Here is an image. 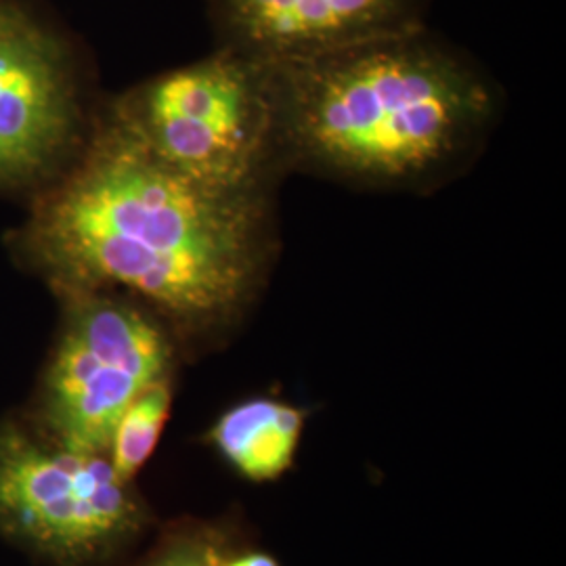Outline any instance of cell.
I'll return each instance as SVG.
<instances>
[{"mask_svg": "<svg viewBox=\"0 0 566 566\" xmlns=\"http://www.w3.org/2000/svg\"><path fill=\"white\" fill-rule=\"evenodd\" d=\"M25 243L74 294L120 285L182 324H224L275 263L273 187L223 191L189 179L118 105L36 206Z\"/></svg>", "mask_w": 566, "mask_h": 566, "instance_id": "cell-1", "label": "cell"}, {"mask_svg": "<svg viewBox=\"0 0 566 566\" xmlns=\"http://www.w3.org/2000/svg\"><path fill=\"white\" fill-rule=\"evenodd\" d=\"M282 170L364 189L424 191L489 142L500 95L426 25L271 65Z\"/></svg>", "mask_w": 566, "mask_h": 566, "instance_id": "cell-2", "label": "cell"}, {"mask_svg": "<svg viewBox=\"0 0 566 566\" xmlns=\"http://www.w3.org/2000/svg\"><path fill=\"white\" fill-rule=\"evenodd\" d=\"M147 145L182 175L223 191L282 175L271 65L231 49L168 72L120 103Z\"/></svg>", "mask_w": 566, "mask_h": 566, "instance_id": "cell-3", "label": "cell"}, {"mask_svg": "<svg viewBox=\"0 0 566 566\" xmlns=\"http://www.w3.org/2000/svg\"><path fill=\"white\" fill-rule=\"evenodd\" d=\"M170 346L158 325L99 292L78 294L46 380L44 413L60 447L107 453L124 409L166 378Z\"/></svg>", "mask_w": 566, "mask_h": 566, "instance_id": "cell-4", "label": "cell"}, {"mask_svg": "<svg viewBox=\"0 0 566 566\" xmlns=\"http://www.w3.org/2000/svg\"><path fill=\"white\" fill-rule=\"evenodd\" d=\"M135 521V504L105 453L46 449L0 434V523L60 556H84Z\"/></svg>", "mask_w": 566, "mask_h": 566, "instance_id": "cell-5", "label": "cell"}, {"mask_svg": "<svg viewBox=\"0 0 566 566\" xmlns=\"http://www.w3.org/2000/svg\"><path fill=\"white\" fill-rule=\"evenodd\" d=\"M76 126L65 49L21 7L0 2V181L39 175L72 142Z\"/></svg>", "mask_w": 566, "mask_h": 566, "instance_id": "cell-6", "label": "cell"}, {"mask_svg": "<svg viewBox=\"0 0 566 566\" xmlns=\"http://www.w3.org/2000/svg\"><path fill=\"white\" fill-rule=\"evenodd\" d=\"M432 0H208L221 46L282 65L424 25Z\"/></svg>", "mask_w": 566, "mask_h": 566, "instance_id": "cell-7", "label": "cell"}, {"mask_svg": "<svg viewBox=\"0 0 566 566\" xmlns=\"http://www.w3.org/2000/svg\"><path fill=\"white\" fill-rule=\"evenodd\" d=\"M304 413L275 399H250L229 409L212 430L224 458L252 481L277 479L292 464Z\"/></svg>", "mask_w": 566, "mask_h": 566, "instance_id": "cell-8", "label": "cell"}, {"mask_svg": "<svg viewBox=\"0 0 566 566\" xmlns=\"http://www.w3.org/2000/svg\"><path fill=\"white\" fill-rule=\"evenodd\" d=\"M168 376L143 388L133 403L124 409L107 447V460L124 483H128L154 453L168 420Z\"/></svg>", "mask_w": 566, "mask_h": 566, "instance_id": "cell-9", "label": "cell"}, {"mask_svg": "<svg viewBox=\"0 0 566 566\" xmlns=\"http://www.w3.org/2000/svg\"><path fill=\"white\" fill-rule=\"evenodd\" d=\"M219 556L206 546H182L168 552L154 566H217Z\"/></svg>", "mask_w": 566, "mask_h": 566, "instance_id": "cell-10", "label": "cell"}, {"mask_svg": "<svg viewBox=\"0 0 566 566\" xmlns=\"http://www.w3.org/2000/svg\"><path fill=\"white\" fill-rule=\"evenodd\" d=\"M217 566H277V563L264 554H248L235 560H219Z\"/></svg>", "mask_w": 566, "mask_h": 566, "instance_id": "cell-11", "label": "cell"}]
</instances>
